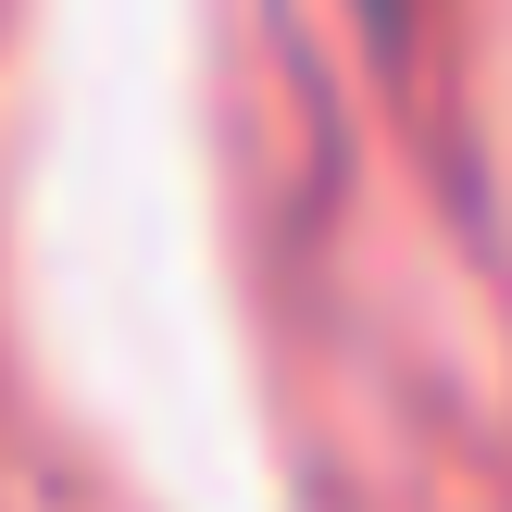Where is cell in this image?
Returning <instances> with one entry per match:
<instances>
[{
	"mask_svg": "<svg viewBox=\"0 0 512 512\" xmlns=\"http://www.w3.org/2000/svg\"><path fill=\"white\" fill-rule=\"evenodd\" d=\"M375 13H388V0H375Z\"/></svg>",
	"mask_w": 512,
	"mask_h": 512,
	"instance_id": "obj_1",
	"label": "cell"
}]
</instances>
